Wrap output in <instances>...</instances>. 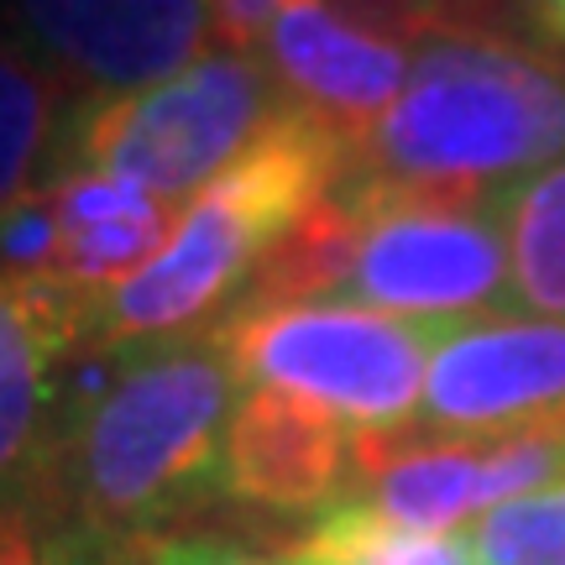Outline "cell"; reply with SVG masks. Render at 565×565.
<instances>
[{"instance_id":"cell-12","label":"cell","mask_w":565,"mask_h":565,"mask_svg":"<svg viewBox=\"0 0 565 565\" xmlns=\"http://www.w3.org/2000/svg\"><path fill=\"white\" fill-rule=\"evenodd\" d=\"M278 550L294 565H471L461 534H424L393 524L362 498H345L299 534H282Z\"/></svg>"},{"instance_id":"cell-9","label":"cell","mask_w":565,"mask_h":565,"mask_svg":"<svg viewBox=\"0 0 565 565\" xmlns=\"http://www.w3.org/2000/svg\"><path fill=\"white\" fill-rule=\"evenodd\" d=\"M362 440L324 404L252 383L225 435V508L278 524H315L356 492Z\"/></svg>"},{"instance_id":"cell-19","label":"cell","mask_w":565,"mask_h":565,"mask_svg":"<svg viewBox=\"0 0 565 565\" xmlns=\"http://www.w3.org/2000/svg\"><path fill=\"white\" fill-rule=\"evenodd\" d=\"M529 17L540 21L550 38L565 47V0H529Z\"/></svg>"},{"instance_id":"cell-14","label":"cell","mask_w":565,"mask_h":565,"mask_svg":"<svg viewBox=\"0 0 565 565\" xmlns=\"http://www.w3.org/2000/svg\"><path fill=\"white\" fill-rule=\"evenodd\" d=\"M456 534L471 565H565V482L492 508Z\"/></svg>"},{"instance_id":"cell-15","label":"cell","mask_w":565,"mask_h":565,"mask_svg":"<svg viewBox=\"0 0 565 565\" xmlns=\"http://www.w3.org/2000/svg\"><path fill=\"white\" fill-rule=\"evenodd\" d=\"M282 534L236 524H194L137 545V565H294L278 550Z\"/></svg>"},{"instance_id":"cell-7","label":"cell","mask_w":565,"mask_h":565,"mask_svg":"<svg viewBox=\"0 0 565 565\" xmlns=\"http://www.w3.org/2000/svg\"><path fill=\"white\" fill-rule=\"evenodd\" d=\"M0 26L84 105L126 100L200 63L210 0H0Z\"/></svg>"},{"instance_id":"cell-16","label":"cell","mask_w":565,"mask_h":565,"mask_svg":"<svg viewBox=\"0 0 565 565\" xmlns=\"http://www.w3.org/2000/svg\"><path fill=\"white\" fill-rule=\"evenodd\" d=\"M58 189V210H63V231L68 225H100V221H131V215H152L162 210V200H152L147 189L110 173H68L53 183Z\"/></svg>"},{"instance_id":"cell-13","label":"cell","mask_w":565,"mask_h":565,"mask_svg":"<svg viewBox=\"0 0 565 565\" xmlns=\"http://www.w3.org/2000/svg\"><path fill=\"white\" fill-rule=\"evenodd\" d=\"M513 309L565 324V158L503 194Z\"/></svg>"},{"instance_id":"cell-18","label":"cell","mask_w":565,"mask_h":565,"mask_svg":"<svg viewBox=\"0 0 565 565\" xmlns=\"http://www.w3.org/2000/svg\"><path fill=\"white\" fill-rule=\"evenodd\" d=\"M282 0H210V11H215V32H221L225 47H252V42H263L267 21L278 17Z\"/></svg>"},{"instance_id":"cell-1","label":"cell","mask_w":565,"mask_h":565,"mask_svg":"<svg viewBox=\"0 0 565 565\" xmlns=\"http://www.w3.org/2000/svg\"><path fill=\"white\" fill-rule=\"evenodd\" d=\"M242 372L221 330L79 351L63 377L47 519L105 550L147 545L225 508V435Z\"/></svg>"},{"instance_id":"cell-4","label":"cell","mask_w":565,"mask_h":565,"mask_svg":"<svg viewBox=\"0 0 565 565\" xmlns=\"http://www.w3.org/2000/svg\"><path fill=\"white\" fill-rule=\"evenodd\" d=\"M341 189L362 215V242L330 303H356L435 330L513 309L503 194L383 189L362 179H345Z\"/></svg>"},{"instance_id":"cell-20","label":"cell","mask_w":565,"mask_h":565,"mask_svg":"<svg viewBox=\"0 0 565 565\" xmlns=\"http://www.w3.org/2000/svg\"><path fill=\"white\" fill-rule=\"evenodd\" d=\"M95 565H137V545H126V550H100V561Z\"/></svg>"},{"instance_id":"cell-6","label":"cell","mask_w":565,"mask_h":565,"mask_svg":"<svg viewBox=\"0 0 565 565\" xmlns=\"http://www.w3.org/2000/svg\"><path fill=\"white\" fill-rule=\"evenodd\" d=\"M565 429V324L492 315L445 330L404 440H508Z\"/></svg>"},{"instance_id":"cell-5","label":"cell","mask_w":565,"mask_h":565,"mask_svg":"<svg viewBox=\"0 0 565 565\" xmlns=\"http://www.w3.org/2000/svg\"><path fill=\"white\" fill-rule=\"evenodd\" d=\"M246 383L288 387L324 404L362 445L404 440L424 404L429 356L445 330L356 303H273L221 324Z\"/></svg>"},{"instance_id":"cell-2","label":"cell","mask_w":565,"mask_h":565,"mask_svg":"<svg viewBox=\"0 0 565 565\" xmlns=\"http://www.w3.org/2000/svg\"><path fill=\"white\" fill-rule=\"evenodd\" d=\"M565 158V58L513 32L419 42L404 95L356 147L351 179L508 194Z\"/></svg>"},{"instance_id":"cell-11","label":"cell","mask_w":565,"mask_h":565,"mask_svg":"<svg viewBox=\"0 0 565 565\" xmlns=\"http://www.w3.org/2000/svg\"><path fill=\"white\" fill-rule=\"evenodd\" d=\"M79 105L47 63L0 26V210L63 179Z\"/></svg>"},{"instance_id":"cell-3","label":"cell","mask_w":565,"mask_h":565,"mask_svg":"<svg viewBox=\"0 0 565 565\" xmlns=\"http://www.w3.org/2000/svg\"><path fill=\"white\" fill-rule=\"evenodd\" d=\"M288 110V89L252 47H210L183 74L126 100L79 105L68 173H110L152 200H194Z\"/></svg>"},{"instance_id":"cell-17","label":"cell","mask_w":565,"mask_h":565,"mask_svg":"<svg viewBox=\"0 0 565 565\" xmlns=\"http://www.w3.org/2000/svg\"><path fill=\"white\" fill-rule=\"evenodd\" d=\"M100 550L105 545L53 519H21V524L0 529V565H95Z\"/></svg>"},{"instance_id":"cell-10","label":"cell","mask_w":565,"mask_h":565,"mask_svg":"<svg viewBox=\"0 0 565 565\" xmlns=\"http://www.w3.org/2000/svg\"><path fill=\"white\" fill-rule=\"evenodd\" d=\"M257 53L278 74L288 100L315 110L356 147L393 110L414 68V53L404 42L345 21L330 0H282Z\"/></svg>"},{"instance_id":"cell-8","label":"cell","mask_w":565,"mask_h":565,"mask_svg":"<svg viewBox=\"0 0 565 565\" xmlns=\"http://www.w3.org/2000/svg\"><path fill=\"white\" fill-rule=\"evenodd\" d=\"M89 288L0 278V529L47 519V477L63 429V377L84 351Z\"/></svg>"}]
</instances>
